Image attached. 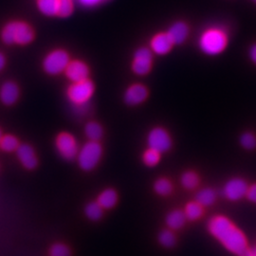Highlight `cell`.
I'll return each instance as SVG.
<instances>
[{"label": "cell", "mask_w": 256, "mask_h": 256, "mask_svg": "<svg viewBox=\"0 0 256 256\" xmlns=\"http://www.w3.org/2000/svg\"><path fill=\"white\" fill-rule=\"evenodd\" d=\"M1 138H2V133H1V130H0V140H1Z\"/></svg>", "instance_id": "8d00e7d4"}, {"label": "cell", "mask_w": 256, "mask_h": 256, "mask_svg": "<svg viewBox=\"0 0 256 256\" xmlns=\"http://www.w3.org/2000/svg\"><path fill=\"white\" fill-rule=\"evenodd\" d=\"M98 203L102 209H111L118 202V194L114 189H106L99 194Z\"/></svg>", "instance_id": "e0dca14e"}, {"label": "cell", "mask_w": 256, "mask_h": 256, "mask_svg": "<svg viewBox=\"0 0 256 256\" xmlns=\"http://www.w3.org/2000/svg\"><path fill=\"white\" fill-rule=\"evenodd\" d=\"M37 8L46 16H57L59 0H37Z\"/></svg>", "instance_id": "d6986e66"}, {"label": "cell", "mask_w": 256, "mask_h": 256, "mask_svg": "<svg viewBox=\"0 0 256 256\" xmlns=\"http://www.w3.org/2000/svg\"><path fill=\"white\" fill-rule=\"evenodd\" d=\"M70 62L68 52L63 48H56L50 52L43 59V68L46 74L54 76L64 72Z\"/></svg>", "instance_id": "5b68a950"}, {"label": "cell", "mask_w": 256, "mask_h": 256, "mask_svg": "<svg viewBox=\"0 0 256 256\" xmlns=\"http://www.w3.org/2000/svg\"><path fill=\"white\" fill-rule=\"evenodd\" d=\"M95 90L93 82L86 79L81 82H74L68 88L66 95L70 101L77 106H82L92 99Z\"/></svg>", "instance_id": "8992f818"}, {"label": "cell", "mask_w": 256, "mask_h": 256, "mask_svg": "<svg viewBox=\"0 0 256 256\" xmlns=\"http://www.w3.org/2000/svg\"><path fill=\"white\" fill-rule=\"evenodd\" d=\"M154 191L158 196H167L173 192V184L169 180H167L165 178H158L154 183Z\"/></svg>", "instance_id": "cb8c5ba5"}, {"label": "cell", "mask_w": 256, "mask_h": 256, "mask_svg": "<svg viewBox=\"0 0 256 256\" xmlns=\"http://www.w3.org/2000/svg\"><path fill=\"white\" fill-rule=\"evenodd\" d=\"M84 134L92 142H98L104 135L101 124L96 122H90L84 128Z\"/></svg>", "instance_id": "7402d4cb"}, {"label": "cell", "mask_w": 256, "mask_h": 256, "mask_svg": "<svg viewBox=\"0 0 256 256\" xmlns=\"http://www.w3.org/2000/svg\"><path fill=\"white\" fill-rule=\"evenodd\" d=\"M248 183L239 178L230 180L223 188L224 196L230 202H238L243 198L247 194Z\"/></svg>", "instance_id": "30bf717a"}, {"label": "cell", "mask_w": 256, "mask_h": 256, "mask_svg": "<svg viewBox=\"0 0 256 256\" xmlns=\"http://www.w3.org/2000/svg\"><path fill=\"white\" fill-rule=\"evenodd\" d=\"M160 243L165 248H172L176 244V236L171 230H164L158 236Z\"/></svg>", "instance_id": "f1b7e54d"}, {"label": "cell", "mask_w": 256, "mask_h": 256, "mask_svg": "<svg viewBox=\"0 0 256 256\" xmlns=\"http://www.w3.org/2000/svg\"><path fill=\"white\" fill-rule=\"evenodd\" d=\"M56 148L64 160H72L79 152V147L75 138L70 133H61L56 138Z\"/></svg>", "instance_id": "9c48e42d"}, {"label": "cell", "mask_w": 256, "mask_h": 256, "mask_svg": "<svg viewBox=\"0 0 256 256\" xmlns=\"http://www.w3.org/2000/svg\"><path fill=\"white\" fill-rule=\"evenodd\" d=\"M102 155V148L98 142L90 140L77 154L78 164L84 171H92L99 164Z\"/></svg>", "instance_id": "277c9868"}, {"label": "cell", "mask_w": 256, "mask_h": 256, "mask_svg": "<svg viewBox=\"0 0 256 256\" xmlns=\"http://www.w3.org/2000/svg\"><path fill=\"white\" fill-rule=\"evenodd\" d=\"M186 221L184 212L180 210H172L166 216V224L171 230H178L182 228Z\"/></svg>", "instance_id": "ac0fdd59"}, {"label": "cell", "mask_w": 256, "mask_h": 256, "mask_svg": "<svg viewBox=\"0 0 256 256\" xmlns=\"http://www.w3.org/2000/svg\"><path fill=\"white\" fill-rule=\"evenodd\" d=\"M242 256H256V248H247Z\"/></svg>", "instance_id": "e575fe53"}, {"label": "cell", "mask_w": 256, "mask_h": 256, "mask_svg": "<svg viewBox=\"0 0 256 256\" xmlns=\"http://www.w3.org/2000/svg\"><path fill=\"white\" fill-rule=\"evenodd\" d=\"M64 72L68 80L77 82L88 79L90 70L84 62L81 60H72L68 63Z\"/></svg>", "instance_id": "8fae6325"}, {"label": "cell", "mask_w": 256, "mask_h": 256, "mask_svg": "<svg viewBox=\"0 0 256 256\" xmlns=\"http://www.w3.org/2000/svg\"><path fill=\"white\" fill-rule=\"evenodd\" d=\"M153 66V54L148 48H140L134 54L132 70L138 76H146L150 72Z\"/></svg>", "instance_id": "52a82bcc"}, {"label": "cell", "mask_w": 256, "mask_h": 256, "mask_svg": "<svg viewBox=\"0 0 256 256\" xmlns=\"http://www.w3.org/2000/svg\"><path fill=\"white\" fill-rule=\"evenodd\" d=\"M240 144L247 150H252L256 147V137L252 133H244L240 138Z\"/></svg>", "instance_id": "f546056e"}, {"label": "cell", "mask_w": 256, "mask_h": 256, "mask_svg": "<svg viewBox=\"0 0 256 256\" xmlns=\"http://www.w3.org/2000/svg\"><path fill=\"white\" fill-rule=\"evenodd\" d=\"M182 185L187 190H194L200 184V178L196 173L192 171L184 172L180 178Z\"/></svg>", "instance_id": "603a6c76"}, {"label": "cell", "mask_w": 256, "mask_h": 256, "mask_svg": "<svg viewBox=\"0 0 256 256\" xmlns=\"http://www.w3.org/2000/svg\"><path fill=\"white\" fill-rule=\"evenodd\" d=\"M5 64H6V58H5L4 55L0 52V72L3 70V68L5 66Z\"/></svg>", "instance_id": "d590c367"}, {"label": "cell", "mask_w": 256, "mask_h": 256, "mask_svg": "<svg viewBox=\"0 0 256 256\" xmlns=\"http://www.w3.org/2000/svg\"><path fill=\"white\" fill-rule=\"evenodd\" d=\"M229 36L227 32L220 27H210L203 30L198 46L205 54L214 56L222 54L228 46Z\"/></svg>", "instance_id": "3957f363"}, {"label": "cell", "mask_w": 256, "mask_h": 256, "mask_svg": "<svg viewBox=\"0 0 256 256\" xmlns=\"http://www.w3.org/2000/svg\"><path fill=\"white\" fill-rule=\"evenodd\" d=\"M74 12V0H59L57 16L66 18H70Z\"/></svg>", "instance_id": "484cf974"}, {"label": "cell", "mask_w": 256, "mask_h": 256, "mask_svg": "<svg viewBox=\"0 0 256 256\" xmlns=\"http://www.w3.org/2000/svg\"><path fill=\"white\" fill-rule=\"evenodd\" d=\"M16 154L18 156L19 162L25 168L32 170L36 167L38 164L36 155L34 148L30 146L20 144L16 150Z\"/></svg>", "instance_id": "5bb4252c"}, {"label": "cell", "mask_w": 256, "mask_h": 256, "mask_svg": "<svg viewBox=\"0 0 256 256\" xmlns=\"http://www.w3.org/2000/svg\"><path fill=\"white\" fill-rule=\"evenodd\" d=\"M250 58L254 64H256V44L252 45L250 48Z\"/></svg>", "instance_id": "836d02e7"}, {"label": "cell", "mask_w": 256, "mask_h": 256, "mask_svg": "<svg viewBox=\"0 0 256 256\" xmlns=\"http://www.w3.org/2000/svg\"><path fill=\"white\" fill-rule=\"evenodd\" d=\"M216 198V194L210 189V188H205L202 189L196 196V202L200 203L202 207H208L212 205Z\"/></svg>", "instance_id": "ffe728a7"}, {"label": "cell", "mask_w": 256, "mask_h": 256, "mask_svg": "<svg viewBox=\"0 0 256 256\" xmlns=\"http://www.w3.org/2000/svg\"><path fill=\"white\" fill-rule=\"evenodd\" d=\"M189 32V26L183 21L176 22L167 30V34L171 38L174 45H180L184 43L188 38Z\"/></svg>", "instance_id": "9a60e30c"}, {"label": "cell", "mask_w": 256, "mask_h": 256, "mask_svg": "<svg viewBox=\"0 0 256 256\" xmlns=\"http://www.w3.org/2000/svg\"><path fill=\"white\" fill-rule=\"evenodd\" d=\"M19 88L14 82H5L0 88V100L6 104L12 106L18 100Z\"/></svg>", "instance_id": "2e32d148"}, {"label": "cell", "mask_w": 256, "mask_h": 256, "mask_svg": "<svg viewBox=\"0 0 256 256\" xmlns=\"http://www.w3.org/2000/svg\"><path fill=\"white\" fill-rule=\"evenodd\" d=\"M184 214H185L186 220L196 221L200 220L203 216V207L196 202H189L185 206Z\"/></svg>", "instance_id": "44dd1931"}, {"label": "cell", "mask_w": 256, "mask_h": 256, "mask_svg": "<svg viewBox=\"0 0 256 256\" xmlns=\"http://www.w3.org/2000/svg\"><path fill=\"white\" fill-rule=\"evenodd\" d=\"M208 230L229 252L242 256L248 248L247 239L244 234L232 222L223 216H214L209 221Z\"/></svg>", "instance_id": "6da1fadb"}, {"label": "cell", "mask_w": 256, "mask_h": 256, "mask_svg": "<svg viewBox=\"0 0 256 256\" xmlns=\"http://www.w3.org/2000/svg\"><path fill=\"white\" fill-rule=\"evenodd\" d=\"M50 256H70V250L64 244H55L50 250Z\"/></svg>", "instance_id": "4dcf8cb0"}, {"label": "cell", "mask_w": 256, "mask_h": 256, "mask_svg": "<svg viewBox=\"0 0 256 256\" xmlns=\"http://www.w3.org/2000/svg\"><path fill=\"white\" fill-rule=\"evenodd\" d=\"M174 43L167 32H160L153 36L150 41V48L152 52L158 55H165L170 52Z\"/></svg>", "instance_id": "4fadbf2b"}, {"label": "cell", "mask_w": 256, "mask_h": 256, "mask_svg": "<svg viewBox=\"0 0 256 256\" xmlns=\"http://www.w3.org/2000/svg\"><path fill=\"white\" fill-rule=\"evenodd\" d=\"M36 37L32 27L25 21H10L1 32V39L6 45L26 46L30 44Z\"/></svg>", "instance_id": "7a4b0ae2"}, {"label": "cell", "mask_w": 256, "mask_h": 256, "mask_svg": "<svg viewBox=\"0 0 256 256\" xmlns=\"http://www.w3.org/2000/svg\"><path fill=\"white\" fill-rule=\"evenodd\" d=\"M246 196L250 202L256 204V184H254L248 188Z\"/></svg>", "instance_id": "1f68e13d"}, {"label": "cell", "mask_w": 256, "mask_h": 256, "mask_svg": "<svg viewBox=\"0 0 256 256\" xmlns=\"http://www.w3.org/2000/svg\"><path fill=\"white\" fill-rule=\"evenodd\" d=\"M84 212L88 218L93 221H97L101 220L104 214V209L102 208L101 205L98 202H90L86 205Z\"/></svg>", "instance_id": "d4e9b609"}, {"label": "cell", "mask_w": 256, "mask_h": 256, "mask_svg": "<svg viewBox=\"0 0 256 256\" xmlns=\"http://www.w3.org/2000/svg\"><path fill=\"white\" fill-rule=\"evenodd\" d=\"M252 1H254V2L256 3V0H252Z\"/></svg>", "instance_id": "74e56055"}, {"label": "cell", "mask_w": 256, "mask_h": 256, "mask_svg": "<svg viewBox=\"0 0 256 256\" xmlns=\"http://www.w3.org/2000/svg\"><path fill=\"white\" fill-rule=\"evenodd\" d=\"M78 1L84 7H95L104 0H78Z\"/></svg>", "instance_id": "d6a6232c"}, {"label": "cell", "mask_w": 256, "mask_h": 256, "mask_svg": "<svg viewBox=\"0 0 256 256\" xmlns=\"http://www.w3.org/2000/svg\"><path fill=\"white\" fill-rule=\"evenodd\" d=\"M18 140L12 135H6L0 140V148L5 152H14L18 148Z\"/></svg>", "instance_id": "4316f807"}, {"label": "cell", "mask_w": 256, "mask_h": 256, "mask_svg": "<svg viewBox=\"0 0 256 256\" xmlns=\"http://www.w3.org/2000/svg\"><path fill=\"white\" fill-rule=\"evenodd\" d=\"M142 160H144V164L148 167H154L160 160V153L154 149L149 148L144 153Z\"/></svg>", "instance_id": "83f0119b"}, {"label": "cell", "mask_w": 256, "mask_h": 256, "mask_svg": "<svg viewBox=\"0 0 256 256\" xmlns=\"http://www.w3.org/2000/svg\"><path fill=\"white\" fill-rule=\"evenodd\" d=\"M147 144L149 148L160 153H164L171 149L172 138L164 128H155L149 132L147 136Z\"/></svg>", "instance_id": "ba28073f"}, {"label": "cell", "mask_w": 256, "mask_h": 256, "mask_svg": "<svg viewBox=\"0 0 256 256\" xmlns=\"http://www.w3.org/2000/svg\"><path fill=\"white\" fill-rule=\"evenodd\" d=\"M148 90L142 84H133L124 92V102L130 106H135L142 104L148 97Z\"/></svg>", "instance_id": "7c38bea8"}]
</instances>
